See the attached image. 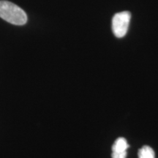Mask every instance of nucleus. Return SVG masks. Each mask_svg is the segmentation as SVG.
<instances>
[{
	"label": "nucleus",
	"mask_w": 158,
	"mask_h": 158,
	"mask_svg": "<svg viewBox=\"0 0 158 158\" xmlns=\"http://www.w3.org/2000/svg\"><path fill=\"white\" fill-rule=\"evenodd\" d=\"M138 157L139 158H155V152L151 147L144 146L139 150Z\"/></svg>",
	"instance_id": "nucleus-4"
},
{
	"label": "nucleus",
	"mask_w": 158,
	"mask_h": 158,
	"mask_svg": "<svg viewBox=\"0 0 158 158\" xmlns=\"http://www.w3.org/2000/svg\"><path fill=\"white\" fill-rule=\"evenodd\" d=\"M130 12L124 11L116 13L112 19V29L117 37H123L127 33L130 21Z\"/></svg>",
	"instance_id": "nucleus-2"
},
{
	"label": "nucleus",
	"mask_w": 158,
	"mask_h": 158,
	"mask_svg": "<svg viewBox=\"0 0 158 158\" xmlns=\"http://www.w3.org/2000/svg\"><path fill=\"white\" fill-rule=\"evenodd\" d=\"M127 147V141L123 138H119L114 144L112 150H113V152H126Z\"/></svg>",
	"instance_id": "nucleus-3"
},
{
	"label": "nucleus",
	"mask_w": 158,
	"mask_h": 158,
	"mask_svg": "<svg viewBox=\"0 0 158 158\" xmlns=\"http://www.w3.org/2000/svg\"><path fill=\"white\" fill-rule=\"evenodd\" d=\"M126 157H127V152H126L112 153V158H126Z\"/></svg>",
	"instance_id": "nucleus-5"
},
{
	"label": "nucleus",
	"mask_w": 158,
	"mask_h": 158,
	"mask_svg": "<svg viewBox=\"0 0 158 158\" xmlns=\"http://www.w3.org/2000/svg\"><path fill=\"white\" fill-rule=\"evenodd\" d=\"M0 18L14 25H24L27 15L21 7L6 0L0 1Z\"/></svg>",
	"instance_id": "nucleus-1"
}]
</instances>
